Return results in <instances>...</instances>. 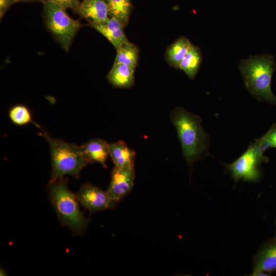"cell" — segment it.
Here are the masks:
<instances>
[{"label": "cell", "instance_id": "1", "mask_svg": "<svg viewBox=\"0 0 276 276\" xmlns=\"http://www.w3.org/2000/svg\"><path fill=\"white\" fill-rule=\"evenodd\" d=\"M180 142L182 154L190 168L208 153L209 137L201 126L200 118L182 107L170 114Z\"/></svg>", "mask_w": 276, "mask_h": 276}, {"label": "cell", "instance_id": "2", "mask_svg": "<svg viewBox=\"0 0 276 276\" xmlns=\"http://www.w3.org/2000/svg\"><path fill=\"white\" fill-rule=\"evenodd\" d=\"M239 68L246 89L259 101L276 106V97L271 88L272 76L275 70L274 57L250 56L241 61Z\"/></svg>", "mask_w": 276, "mask_h": 276}, {"label": "cell", "instance_id": "3", "mask_svg": "<svg viewBox=\"0 0 276 276\" xmlns=\"http://www.w3.org/2000/svg\"><path fill=\"white\" fill-rule=\"evenodd\" d=\"M51 150L52 171L49 184L71 175L78 178L82 169L91 163L81 146L51 137L43 133Z\"/></svg>", "mask_w": 276, "mask_h": 276}, {"label": "cell", "instance_id": "4", "mask_svg": "<svg viewBox=\"0 0 276 276\" xmlns=\"http://www.w3.org/2000/svg\"><path fill=\"white\" fill-rule=\"evenodd\" d=\"M63 177L49 184V197L60 222L74 233H83L88 220L79 209L78 200L68 188Z\"/></svg>", "mask_w": 276, "mask_h": 276}, {"label": "cell", "instance_id": "5", "mask_svg": "<svg viewBox=\"0 0 276 276\" xmlns=\"http://www.w3.org/2000/svg\"><path fill=\"white\" fill-rule=\"evenodd\" d=\"M44 19L47 28L61 47L68 52L80 28V22L71 18L65 9L46 1L43 3Z\"/></svg>", "mask_w": 276, "mask_h": 276}, {"label": "cell", "instance_id": "6", "mask_svg": "<svg viewBox=\"0 0 276 276\" xmlns=\"http://www.w3.org/2000/svg\"><path fill=\"white\" fill-rule=\"evenodd\" d=\"M264 151L255 141L246 150L231 164L224 166L230 173L235 183L240 180L256 182L261 176L259 166L263 162H267L268 158L264 155Z\"/></svg>", "mask_w": 276, "mask_h": 276}, {"label": "cell", "instance_id": "7", "mask_svg": "<svg viewBox=\"0 0 276 276\" xmlns=\"http://www.w3.org/2000/svg\"><path fill=\"white\" fill-rule=\"evenodd\" d=\"M134 167L118 168L111 172V179L107 193L115 203L123 198L132 190L134 182Z\"/></svg>", "mask_w": 276, "mask_h": 276}, {"label": "cell", "instance_id": "8", "mask_svg": "<svg viewBox=\"0 0 276 276\" xmlns=\"http://www.w3.org/2000/svg\"><path fill=\"white\" fill-rule=\"evenodd\" d=\"M77 197L81 205L90 213L111 208L115 203L106 191L89 183L81 187Z\"/></svg>", "mask_w": 276, "mask_h": 276}, {"label": "cell", "instance_id": "9", "mask_svg": "<svg viewBox=\"0 0 276 276\" xmlns=\"http://www.w3.org/2000/svg\"><path fill=\"white\" fill-rule=\"evenodd\" d=\"M257 271L269 274L276 271V240L264 243L254 256L252 272Z\"/></svg>", "mask_w": 276, "mask_h": 276}, {"label": "cell", "instance_id": "10", "mask_svg": "<svg viewBox=\"0 0 276 276\" xmlns=\"http://www.w3.org/2000/svg\"><path fill=\"white\" fill-rule=\"evenodd\" d=\"M89 26L103 35L116 49L129 41L124 32L125 26L115 17H110L102 23L89 24Z\"/></svg>", "mask_w": 276, "mask_h": 276}, {"label": "cell", "instance_id": "11", "mask_svg": "<svg viewBox=\"0 0 276 276\" xmlns=\"http://www.w3.org/2000/svg\"><path fill=\"white\" fill-rule=\"evenodd\" d=\"M79 14L89 24L104 22L109 18L106 0H83L81 3Z\"/></svg>", "mask_w": 276, "mask_h": 276}, {"label": "cell", "instance_id": "12", "mask_svg": "<svg viewBox=\"0 0 276 276\" xmlns=\"http://www.w3.org/2000/svg\"><path fill=\"white\" fill-rule=\"evenodd\" d=\"M109 155L117 167H134L135 152L122 141L109 144Z\"/></svg>", "mask_w": 276, "mask_h": 276}, {"label": "cell", "instance_id": "13", "mask_svg": "<svg viewBox=\"0 0 276 276\" xmlns=\"http://www.w3.org/2000/svg\"><path fill=\"white\" fill-rule=\"evenodd\" d=\"M135 69L122 63L114 62L107 75L109 82L113 86L121 88L131 87L134 81Z\"/></svg>", "mask_w": 276, "mask_h": 276}, {"label": "cell", "instance_id": "14", "mask_svg": "<svg viewBox=\"0 0 276 276\" xmlns=\"http://www.w3.org/2000/svg\"><path fill=\"white\" fill-rule=\"evenodd\" d=\"M90 163L96 162L106 167V161L109 155V144L104 140L94 139L81 146Z\"/></svg>", "mask_w": 276, "mask_h": 276}, {"label": "cell", "instance_id": "15", "mask_svg": "<svg viewBox=\"0 0 276 276\" xmlns=\"http://www.w3.org/2000/svg\"><path fill=\"white\" fill-rule=\"evenodd\" d=\"M192 44L185 36L176 39L166 52V58L169 64L178 69L181 61L187 54Z\"/></svg>", "mask_w": 276, "mask_h": 276}, {"label": "cell", "instance_id": "16", "mask_svg": "<svg viewBox=\"0 0 276 276\" xmlns=\"http://www.w3.org/2000/svg\"><path fill=\"white\" fill-rule=\"evenodd\" d=\"M202 61V55L200 49L192 44L181 61L178 69L182 70L190 79H193L199 71Z\"/></svg>", "mask_w": 276, "mask_h": 276}, {"label": "cell", "instance_id": "17", "mask_svg": "<svg viewBox=\"0 0 276 276\" xmlns=\"http://www.w3.org/2000/svg\"><path fill=\"white\" fill-rule=\"evenodd\" d=\"M114 62L135 68L139 58V50L134 44L127 42L116 49Z\"/></svg>", "mask_w": 276, "mask_h": 276}, {"label": "cell", "instance_id": "18", "mask_svg": "<svg viewBox=\"0 0 276 276\" xmlns=\"http://www.w3.org/2000/svg\"><path fill=\"white\" fill-rule=\"evenodd\" d=\"M109 15L120 20L125 27L128 22L131 3L130 0H106Z\"/></svg>", "mask_w": 276, "mask_h": 276}, {"label": "cell", "instance_id": "19", "mask_svg": "<svg viewBox=\"0 0 276 276\" xmlns=\"http://www.w3.org/2000/svg\"><path fill=\"white\" fill-rule=\"evenodd\" d=\"M11 121L15 124L22 126L32 122L31 114L25 106L17 105L13 106L9 112Z\"/></svg>", "mask_w": 276, "mask_h": 276}, {"label": "cell", "instance_id": "20", "mask_svg": "<svg viewBox=\"0 0 276 276\" xmlns=\"http://www.w3.org/2000/svg\"><path fill=\"white\" fill-rule=\"evenodd\" d=\"M255 141L264 151L269 148H276V123L273 124L264 135Z\"/></svg>", "mask_w": 276, "mask_h": 276}, {"label": "cell", "instance_id": "21", "mask_svg": "<svg viewBox=\"0 0 276 276\" xmlns=\"http://www.w3.org/2000/svg\"><path fill=\"white\" fill-rule=\"evenodd\" d=\"M53 2L64 9H70L79 14L81 2L80 0H46Z\"/></svg>", "mask_w": 276, "mask_h": 276}, {"label": "cell", "instance_id": "22", "mask_svg": "<svg viewBox=\"0 0 276 276\" xmlns=\"http://www.w3.org/2000/svg\"><path fill=\"white\" fill-rule=\"evenodd\" d=\"M14 4L13 0H0V16L3 17L7 9Z\"/></svg>", "mask_w": 276, "mask_h": 276}, {"label": "cell", "instance_id": "23", "mask_svg": "<svg viewBox=\"0 0 276 276\" xmlns=\"http://www.w3.org/2000/svg\"><path fill=\"white\" fill-rule=\"evenodd\" d=\"M14 3H17V2H31V1H38V2H41L43 3H44L46 0H13Z\"/></svg>", "mask_w": 276, "mask_h": 276}, {"label": "cell", "instance_id": "24", "mask_svg": "<svg viewBox=\"0 0 276 276\" xmlns=\"http://www.w3.org/2000/svg\"><path fill=\"white\" fill-rule=\"evenodd\" d=\"M275 228H276V220H275ZM273 239L276 240V232H275V237H274V238Z\"/></svg>", "mask_w": 276, "mask_h": 276}]
</instances>
